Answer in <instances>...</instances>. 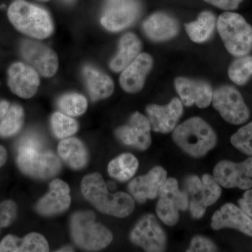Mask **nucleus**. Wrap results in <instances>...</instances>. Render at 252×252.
I'll use <instances>...</instances> for the list:
<instances>
[{
  "mask_svg": "<svg viewBox=\"0 0 252 252\" xmlns=\"http://www.w3.org/2000/svg\"><path fill=\"white\" fill-rule=\"evenodd\" d=\"M83 195L98 211L110 216L124 218L135 210L133 199L129 194H109L102 175L97 172L86 175L81 182Z\"/></svg>",
  "mask_w": 252,
  "mask_h": 252,
  "instance_id": "obj_1",
  "label": "nucleus"
},
{
  "mask_svg": "<svg viewBox=\"0 0 252 252\" xmlns=\"http://www.w3.org/2000/svg\"><path fill=\"white\" fill-rule=\"evenodd\" d=\"M172 140L179 148L193 158H202L215 148L217 135L205 120L193 117L177 126Z\"/></svg>",
  "mask_w": 252,
  "mask_h": 252,
  "instance_id": "obj_2",
  "label": "nucleus"
},
{
  "mask_svg": "<svg viewBox=\"0 0 252 252\" xmlns=\"http://www.w3.org/2000/svg\"><path fill=\"white\" fill-rule=\"evenodd\" d=\"M8 17L18 31L36 39H46L54 31L47 11L24 0H16L10 5Z\"/></svg>",
  "mask_w": 252,
  "mask_h": 252,
  "instance_id": "obj_3",
  "label": "nucleus"
},
{
  "mask_svg": "<svg viewBox=\"0 0 252 252\" xmlns=\"http://www.w3.org/2000/svg\"><path fill=\"white\" fill-rule=\"evenodd\" d=\"M70 230L74 243L88 251H98L112 243L113 234L104 225L97 223L91 211H80L72 215Z\"/></svg>",
  "mask_w": 252,
  "mask_h": 252,
  "instance_id": "obj_4",
  "label": "nucleus"
},
{
  "mask_svg": "<svg viewBox=\"0 0 252 252\" xmlns=\"http://www.w3.org/2000/svg\"><path fill=\"white\" fill-rule=\"evenodd\" d=\"M217 29L225 49L235 57L247 56L252 50V27L241 15L227 12L220 14Z\"/></svg>",
  "mask_w": 252,
  "mask_h": 252,
  "instance_id": "obj_5",
  "label": "nucleus"
},
{
  "mask_svg": "<svg viewBox=\"0 0 252 252\" xmlns=\"http://www.w3.org/2000/svg\"><path fill=\"white\" fill-rule=\"evenodd\" d=\"M17 151L18 166L30 177L46 180L58 175L61 170V161L52 152L28 147H18Z\"/></svg>",
  "mask_w": 252,
  "mask_h": 252,
  "instance_id": "obj_6",
  "label": "nucleus"
},
{
  "mask_svg": "<svg viewBox=\"0 0 252 252\" xmlns=\"http://www.w3.org/2000/svg\"><path fill=\"white\" fill-rule=\"evenodd\" d=\"M212 103L223 120L233 125H241L250 119V112L238 89L222 86L214 91Z\"/></svg>",
  "mask_w": 252,
  "mask_h": 252,
  "instance_id": "obj_7",
  "label": "nucleus"
},
{
  "mask_svg": "<svg viewBox=\"0 0 252 252\" xmlns=\"http://www.w3.org/2000/svg\"><path fill=\"white\" fill-rule=\"evenodd\" d=\"M189 206L188 193L180 190L176 179H167L156 208L158 217L165 224L174 226L180 220V211H186Z\"/></svg>",
  "mask_w": 252,
  "mask_h": 252,
  "instance_id": "obj_8",
  "label": "nucleus"
},
{
  "mask_svg": "<svg viewBox=\"0 0 252 252\" xmlns=\"http://www.w3.org/2000/svg\"><path fill=\"white\" fill-rule=\"evenodd\" d=\"M130 240L146 252H162L166 249V233L152 214L144 215L136 223L131 231Z\"/></svg>",
  "mask_w": 252,
  "mask_h": 252,
  "instance_id": "obj_9",
  "label": "nucleus"
},
{
  "mask_svg": "<svg viewBox=\"0 0 252 252\" xmlns=\"http://www.w3.org/2000/svg\"><path fill=\"white\" fill-rule=\"evenodd\" d=\"M213 177L224 188L252 189V157L241 162L220 160L214 168Z\"/></svg>",
  "mask_w": 252,
  "mask_h": 252,
  "instance_id": "obj_10",
  "label": "nucleus"
},
{
  "mask_svg": "<svg viewBox=\"0 0 252 252\" xmlns=\"http://www.w3.org/2000/svg\"><path fill=\"white\" fill-rule=\"evenodd\" d=\"M140 11L137 0H106L101 23L107 31H121L135 22Z\"/></svg>",
  "mask_w": 252,
  "mask_h": 252,
  "instance_id": "obj_11",
  "label": "nucleus"
},
{
  "mask_svg": "<svg viewBox=\"0 0 252 252\" xmlns=\"http://www.w3.org/2000/svg\"><path fill=\"white\" fill-rule=\"evenodd\" d=\"M150 123L148 118L135 112L126 125L118 127L115 132L118 140L128 147L145 151L152 144Z\"/></svg>",
  "mask_w": 252,
  "mask_h": 252,
  "instance_id": "obj_12",
  "label": "nucleus"
},
{
  "mask_svg": "<svg viewBox=\"0 0 252 252\" xmlns=\"http://www.w3.org/2000/svg\"><path fill=\"white\" fill-rule=\"evenodd\" d=\"M21 52L23 59L41 75L51 77L57 72V55L48 46L38 41L28 39L21 43Z\"/></svg>",
  "mask_w": 252,
  "mask_h": 252,
  "instance_id": "obj_13",
  "label": "nucleus"
},
{
  "mask_svg": "<svg viewBox=\"0 0 252 252\" xmlns=\"http://www.w3.org/2000/svg\"><path fill=\"white\" fill-rule=\"evenodd\" d=\"M167 175V171L163 167H154L147 175L131 181L128 185L129 192L139 203L154 200L161 193L166 182Z\"/></svg>",
  "mask_w": 252,
  "mask_h": 252,
  "instance_id": "obj_14",
  "label": "nucleus"
},
{
  "mask_svg": "<svg viewBox=\"0 0 252 252\" xmlns=\"http://www.w3.org/2000/svg\"><path fill=\"white\" fill-rule=\"evenodd\" d=\"M183 103L177 97L165 105L149 104L146 108L152 130L163 134L174 130L183 114Z\"/></svg>",
  "mask_w": 252,
  "mask_h": 252,
  "instance_id": "obj_15",
  "label": "nucleus"
},
{
  "mask_svg": "<svg viewBox=\"0 0 252 252\" xmlns=\"http://www.w3.org/2000/svg\"><path fill=\"white\" fill-rule=\"evenodd\" d=\"M175 86L181 101L187 107L196 104L199 108H206L211 104L213 91L207 81L180 77L175 79Z\"/></svg>",
  "mask_w": 252,
  "mask_h": 252,
  "instance_id": "obj_16",
  "label": "nucleus"
},
{
  "mask_svg": "<svg viewBox=\"0 0 252 252\" xmlns=\"http://www.w3.org/2000/svg\"><path fill=\"white\" fill-rule=\"evenodd\" d=\"M37 72L31 66L21 63L13 64L8 72V84L11 91L22 98H31L39 86Z\"/></svg>",
  "mask_w": 252,
  "mask_h": 252,
  "instance_id": "obj_17",
  "label": "nucleus"
},
{
  "mask_svg": "<svg viewBox=\"0 0 252 252\" xmlns=\"http://www.w3.org/2000/svg\"><path fill=\"white\" fill-rule=\"evenodd\" d=\"M49 191L39 200L36 210L43 216L59 215L67 210L71 204L70 189L66 182L54 180L49 185Z\"/></svg>",
  "mask_w": 252,
  "mask_h": 252,
  "instance_id": "obj_18",
  "label": "nucleus"
},
{
  "mask_svg": "<svg viewBox=\"0 0 252 252\" xmlns=\"http://www.w3.org/2000/svg\"><path fill=\"white\" fill-rule=\"evenodd\" d=\"M212 229L233 228L252 237V220L248 215L233 203H226L217 210L212 217Z\"/></svg>",
  "mask_w": 252,
  "mask_h": 252,
  "instance_id": "obj_19",
  "label": "nucleus"
},
{
  "mask_svg": "<svg viewBox=\"0 0 252 252\" xmlns=\"http://www.w3.org/2000/svg\"><path fill=\"white\" fill-rule=\"evenodd\" d=\"M153 66V59L148 54H140L123 70L121 86L126 92L136 94L142 90L146 77Z\"/></svg>",
  "mask_w": 252,
  "mask_h": 252,
  "instance_id": "obj_20",
  "label": "nucleus"
},
{
  "mask_svg": "<svg viewBox=\"0 0 252 252\" xmlns=\"http://www.w3.org/2000/svg\"><path fill=\"white\" fill-rule=\"evenodd\" d=\"M202 187L200 191L192 196L189 202V211L195 220L202 218L207 207L214 205L221 195V188L214 177L205 174L202 176Z\"/></svg>",
  "mask_w": 252,
  "mask_h": 252,
  "instance_id": "obj_21",
  "label": "nucleus"
},
{
  "mask_svg": "<svg viewBox=\"0 0 252 252\" xmlns=\"http://www.w3.org/2000/svg\"><path fill=\"white\" fill-rule=\"evenodd\" d=\"M143 30L146 35L152 40L164 41L177 36L180 28L177 21L171 16L158 12L144 21Z\"/></svg>",
  "mask_w": 252,
  "mask_h": 252,
  "instance_id": "obj_22",
  "label": "nucleus"
},
{
  "mask_svg": "<svg viewBox=\"0 0 252 252\" xmlns=\"http://www.w3.org/2000/svg\"><path fill=\"white\" fill-rule=\"evenodd\" d=\"M47 240L39 233H31L23 238L8 235L0 243V252H49Z\"/></svg>",
  "mask_w": 252,
  "mask_h": 252,
  "instance_id": "obj_23",
  "label": "nucleus"
},
{
  "mask_svg": "<svg viewBox=\"0 0 252 252\" xmlns=\"http://www.w3.org/2000/svg\"><path fill=\"white\" fill-rule=\"evenodd\" d=\"M142 44L133 33H126L119 41V52L109 63V67L114 72L124 70L140 55Z\"/></svg>",
  "mask_w": 252,
  "mask_h": 252,
  "instance_id": "obj_24",
  "label": "nucleus"
},
{
  "mask_svg": "<svg viewBox=\"0 0 252 252\" xmlns=\"http://www.w3.org/2000/svg\"><path fill=\"white\" fill-rule=\"evenodd\" d=\"M83 73L93 100L107 98L112 95L114 83L108 75L91 66H86Z\"/></svg>",
  "mask_w": 252,
  "mask_h": 252,
  "instance_id": "obj_25",
  "label": "nucleus"
},
{
  "mask_svg": "<svg viewBox=\"0 0 252 252\" xmlns=\"http://www.w3.org/2000/svg\"><path fill=\"white\" fill-rule=\"evenodd\" d=\"M58 152L61 158L74 170L82 169L89 161V153L85 145L74 137L61 141Z\"/></svg>",
  "mask_w": 252,
  "mask_h": 252,
  "instance_id": "obj_26",
  "label": "nucleus"
},
{
  "mask_svg": "<svg viewBox=\"0 0 252 252\" xmlns=\"http://www.w3.org/2000/svg\"><path fill=\"white\" fill-rule=\"evenodd\" d=\"M216 18L210 11H203L198 19L186 25V31L194 42L203 43L208 40L215 31Z\"/></svg>",
  "mask_w": 252,
  "mask_h": 252,
  "instance_id": "obj_27",
  "label": "nucleus"
},
{
  "mask_svg": "<svg viewBox=\"0 0 252 252\" xmlns=\"http://www.w3.org/2000/svg\"><path fill=\"white\" fill-rule=\"evenodd\" d=\"M138 167L137 158L132 154L126 153L111 160L107 170L112 178L119 182H126L135 175Z\"/></svg>",
  "mask_w": 252,
  "mask_h": 252,
  "instance_id": "obj_28",
  "label": "nucleus"
},
{
  "mask_svg": "<svg viewBox=\"0 0 252 252\" xmlns=\"http://www.w3.org/2000/svg\"><path fill=\"white\" fill-rule=\"evenodd\" d=\"M24 122V112L21 106L14 104L8 110L0 122V136L11 137L17 133Z\"/></svg>",
  "mask_w": 252,
  "mask_h": 252,
  "instance_id": "obj_29",
  "label": "nucleus"
},
{
  "mask_svg": "<svg viewBox=\"0 0 252 252\" xmlns=\"http://www.w3.org/2000/svg\"><path fill=\"white\" fill-rule=\"evenodd\" d=\"M228 77L239 86H243L252 77V56L238 57L228 67Z\"/></svg>",
  "mask_w": 252,
  "mask_h": 252,
  "instance_id": "obj_30",
  "label": "nucleus"
},
{
  "mask_svg": "<svg viewBox=\"0 0 252 252\" xmlns=\"http://www.w3.org/2000/svg\"><path fill=\"white\" fill-rule=\"evenodd\" d=\"M59 107L64 114L71 117H77L84 114L87 109L86 97L78 94H64L59 99Z\"/></svg>",
  "mask_w": 252,
  "mask_h": 252,
  "instance_id": "obj_31",
  "label": "nucleus"
},
{
  "mask_svg": "<svg viewBox=\"0 0 252 252\" xmlns=\"http://www.w3.org/2000/svg\"><path fill=\"white\" fill-rule=\"evenodd\" d=\"M51 128L58 138H65L77 132L79 125L72 118L61 112L53 114L51 119Z\"/></svg>",
  "mask_w": 252,
  "mask_h": 252,
  "instance_id": "obj_32",
  "label": "nucleus"
},
{
  "mask_svg": "<svg viewBox=\"0 0 252 252\" xmlns=\"http://www.w3.org/2000/svg\"><path fill=\"white\" fill-rule=\"evenodd\" d=\"M230 143L242 153L252 157V122L233 134L230 137Z\"/></svg>",
  "mask_w": 252,
  "mask_h": 252,
  "instance_id": "obj_33",
  "label": "nucleus"
},
{
  "mask_svg": "<svg viewBox=\"0 0 252 252\" xmlns=\"http://www.w3.org/2000/svg\"><path fill=\"white\" fill-rule=\"evenodd\" d=\"M17 207L12 200H5L0 203V228L7 227L16 219Z\"/></svg>",
  "mask_w": 252,
  "mask_h": 252,
  "instance_id": "obj_34",
  "label": "nucleus"
},
{
  "mask_svg": "<svg viewBox=\"0 0 252 252\" xmlns=\"http://www.w3.org/2000/svg\"><path fill=\"white\" fill-rule=\"evenodd\" d=\"M217 251L218 248L215 243L210 238L203 235H196L193 237L190 241V247L187 250V252Z\"/></svg>",
  "mask_w": 252,
  "mask_h": 252,
  "instance_id": "obj_35",
  "label": "nucleus"
},
{
  "mask_svg": "<svg viewBox=\"0 0 252 252\" xmlns=\"http://www.w3.org/2000/svg\"><path fill=\"white\" fill-rule=\"evenodd\" d=\"M44 141L40 136L34 132H31L20 139L17 144V148L20 147H28L42 149Z\"/></svg>",
  "mask_w": 252,
  "mask_h": 252,
  "instance_id": "obj_36",
  "label": "nucleus"
},
{
  "mask_svg": "<svg viewBox=\"0 0 252 252\" xmlns=\"http://www.w3.org/2000/svg\"><path fill=\"white\" fill-rule=\"evenodd\" d=\"M186 189L189 195L193 196L200 191L202 187L201 179L197 175H190L185 180Z\"/></svg>",
  "mask_w": 252,
  "mask_h": 252,
  "instance_id": "obj_37",
  "label": "nucleus"
},
{
  "mask_svg": "<svg viewBox=\"0 0 252 252\" xmlns=\"http://www.w3.org/2000/svg\"><path fill=\"white\" fill-rule=\"evenodd\" d=\"M238 203L240 208L252 220V189L246 190Z\"/></svg>",
  "mask_w": 252,
  "mask_h": 252,
  "instance_id": "obj_38",
  "label": "nucleus"
},
{
  "mask_svg": "<svg viewBox=\"0 0 252 252\" xmlns=\"http://www.w3.org/2000/svg\"><path fill=\"white\" fill-rule=\"evenodd\" d=\"M204 1L220 9L230 11V10L236 9L243 0H204Z\"/></svg>",
  "mask_w": 252,
  "mask_h": 252,
  "instance_id": "obj_39",
  "label": "nucleus"
},
{
  "mask_svg": "<svg viewBox=\"0 0 252 252\" xmlns=\"http://www.w3.org/2000/svg\"><path fill=\"white\" fill-rule=\"evenodd\" d=\"M9 109V103L5 100H0V120L4 117Z\"/></svg>",
  "mask_w": 252,
  "mask_h": 252,
  "instance_id": "obj_40",
  "label": "nucleus"
},
{
  "mask_svg": "<svg viewBox=\"0 0 252 252\" xmlns=\"http://www.w3.org/2000/svg\"><path fill=\"white\" fill-rule=\"evenodd\" d=\"M7 158V153L6 149L2 146L0 145V167L2 166Z\"/></svg>",
  "mask_w": 252,
  "mask_h": 252,
  "instance_id": "obj_41",
  "label": "nucleus"
},
{
  "mask_svg": "<svg viewBox=\"0 0 252 252\" xmlns=\"http://www.w3.org/2000/svg\"><path fill=\"white\" fill-rule=\"evenodd\" d=\"M72 249L71 248H68V247H66V248H64L61 249V250H59V252H72Z\"/></svg>",
  "mask_w": 252,
  "mask_h": 252,
  "instance_id": "obj_42",
  "label": "nucleus"
},
{
  "mask_svg": "<svg viewBox=\"0 0 252 252\" xmlns=\"http://www.w3.org/2000/svg\"><path fill=\"white\" fill-rule=\"evenodd\" d=\"M66 1H72V0H66Z\"/></svg>",
  "mask_w": 252,
  "mask_h": 252,
  "instance_id": "obj_43",
  "label": "nucleus"
},
{
  "mask_svg": "<svg viewBox=\"0 0 252 252\" xmlns=\"http://www.w3.org/2000/svg\"><path fill=\"white\" fill-rule=\"evenodd\" d=\"M41 1H49V0H41Z\"/></svg>",
  "mask_w": 252,
  "mask_h": 252,
  "instance_id": "obj_44",
  "label": "nucleus"
}]
</instances>
